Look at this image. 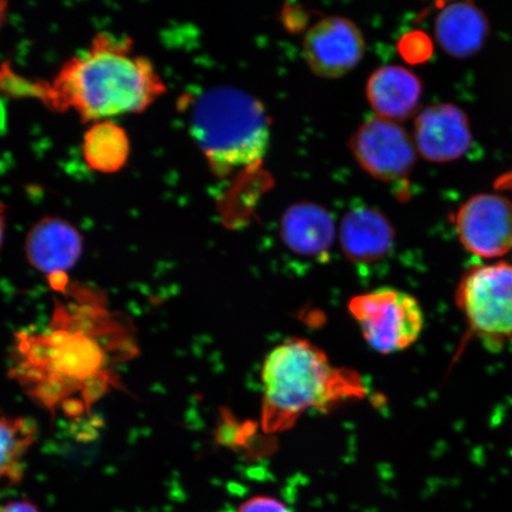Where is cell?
Instances as JSON below:
<instances>
[{
	"instance_id": "1",
	"label": "cell",
	"mask_w": 512,
	"mask_h": 512,
	"mask_svg": "<svg viewBox=\"0 0 512 512\" xmlns=\"http://www.w3.org/2000/svg\"><path fill=\"white\" fill-rule=\"evenodd\" d=\"M0 88L36 98L57 112L74 111L83 121L143 112L166 91L152 62L134 51L131 38L106 32L64 63L53 80L32 82L6 70L0 73Z\"/></svg>"
},
{
	"instance_id": "2",
	"label": "cell",
	"mask_w": 512,
	"mask_h": 512,
	"mask_svg": "<svg viewBox=\"0 0 512 512\" xmlns=\"http://www.w3.org/2000/svg\"><path fill=\"white\" fill-rule=\"evenodd\" d=\"M261 381V421L267 433L284 432L313 409L324 411L363 394L355 371L332 366L322 349L303 338L287 339L267 355Z\"/></svg>"
},
{
	"instance_id": "3",
	"label": "cell",
	"mask_w": 512,
	"mask_h": 512,
	"mask_svg": "<svg viewBox=\"0 0 512 512\" xmlns=\"http://www.w3.org/2000/svg\"><path fill=\"white\" fill-rule=\"evenodd\" d=\"M190 133L217 175L253 165L264 157L270 123L261 102L239 88L203 92L191 108Z\"/></svg>"
},
{
	"instance_id": "4",
	"label": "cell",
	"mask_w": 512,
	"mask_h": 512,
	"mask_svg": "<svg viewBox=\"0 0 512 512\" xmlns=\"http://www.w3.org/2000/svg\"><path fill=\"white\" fill-rule=\"evenodd\" d=\"M348 309L370 347L383 355L412 347L425 326L418 299L394 287L358 294L351 298Z\"/></svg>"
},
{
	"instance_id": "5",
	"label": "cell",
	"mask_w": 512,
	"mask_h": 512,
	"mask_svg": "<svg viewBox=\"0 0 512 512\" xmlns=\"http://www.w3.org/2000/svg\"><path fill=\"white\" fill-rule=\"evenodd\" d=\"M457 303L475 334L490 341L512 338V265H483L467 272Z\"/></svg>"
},
{
	"instance_id": "6",
	"label": "cell",
	"mask_w": 512,
	"mask_h": 512,
	"mask_svg": "<svg viewBox=\"0 0 512 512\" xmlns=\"http://www.w3.org/2000/svg\"><path fill=\"white\" fill-rule=\"evenodd\" d=\"M354 156L369 175L384 182L399 181L412 171L415 147L403 128L383 118L364 123L351 139Z\"/></svg>"
},
{
	"instance_id": "7",
	"label": "cell",
	"mask_w": 512,
	"mask_h": 512,
	"mask_svg": "<svg viewBox=\"0 0 512 512\" xmlns=\"http://www.w3.org/2000/svg\"><path fill=\"white\" fill-rule=\"evenodd\" d=\"M456 228L463 246L483 259L512 251V202L503 196H473L460 207Z\"/></svg>"
},
{
	"instance_id": "8",
	"label": "cell",
	"mask_w": 512,
	"mask_h": 512,
	"mask_svg": "<svg viewBox=\"0 0 512 512\" xmlns=\"http://www.w3.org/2000/svg\"><path fill=\"white\" fill-rule=\"evenodd\" d=\"M366 42L355 23L343 17H328L307 31L304 57L320 78L337 79L362 60Z\"/></svg>"
},
{
	"instance_id": "9",
	"label": "cell",
	"mask_w": 512,
	"mask_h": 512,
	"mask_svg": "<svg viewBox=\"0 0 512 512\" xmlns=\"http://www.w3.org/2000/svg\"><path fill=\"white\" fill-rule=\"evenodd\" d=\"M414 139L420 155L430 162H453L470 150V121L457 106L433 105L416 117Z\"/></svg>"
},
{
	"instance_id": "10",
	"label": "cell",
	"mask_w": 512,
	"mask_h": 512,
	"mask_svg": "<svg viewBox=\"0 0 512 512\" xmlns=\"http://www.w3.org/2000/svg\"><path fill=\"white\" fill-rule=\"evenodd\" d=\"M81 253L80 233L61 219H43L28 235L27 254L31 265L50 277L66 275Z\"/></svg>"
},
{
	"instance_id": "11",
	"label": "cell",
	"mask_w": 512,
	"mask_h": 512,
	"mask_svg": "<svg viewBox=\"0 0 512 512\" xmlns=\"http://www.w3.org/2000/svg\"><path fill=\"white\" fill-rule=\"evenodd\" d=\"M395 233L379 210L367 207L350 210L341 226V245L355 264H373L392 251Z\"/></svg>"
},
{
	"instance_id": "12",
	"label": "cell",
	"mask_w": 512,
	"mask_h": 512,
	"mask_svg": "<svg viewBox=\"0 0 512 512\" xmlns=\"http://www.w3.org/2000/svg\"><path fill=\"white\" fill-rule=\"evenodd\" d=\"M281 239L297 255L323 259L334 243L335 223L317 204H294L281 221Z\"/></svg>"
},
{
	"instance_id": "13",
	"label": "cell",
	"mask_w": 512,
	"mask_h": 512,
	"mask_svg": "<svg viewBox=\"0 0 512 512\" xmlns=\"http://www.w3.org/2000/svg\"><path fill=\"white\" fill-rule=\"evenodd\" d=\"M489 22L483 11L470 2L445 6L435 21V36L446 54L469 59L483 48L489 36Z\"/></svg>"
},
{
	"instance_id": "14",
	"label": "cell",
	"mask_w": 512,
	"mask_h": 512,
	"mask_svg": "<svg viewBox=\"0 0 512 512\" xmlns=\"http://www.w3.org/2000/svg\"><path fill=\"white\" fill-rule=\"evenodd\" d=\"M422 95L418 76L400 66L377 69L370 76L367 96L371 107L380 118L390 121L411 117Z\"/></svg>"
},
{
	"instance_id": "15",
	"label": "cell",
	"mask_w": 512,
	"mask_h": 512,
	"mask_svg": "<svg viewBox=\"0 0 512 512\" xmlns=\"http://www.w3.org/2000/svg\"><path fill=\"white\" fill-rule=\"evenodd\" d=\"M36 427L28 419L0 413V482H17L23 475V457L34 443Z\"/></svg>"
},
{
	"instance_id": "16",
	"label": "cell",
	"mask_w": 512,
	"mask_h": 512,
	"mask_svg": "<svg viewBox=\"0 0 512 512\" xmlns=\"http://www.w3.org/2000/svg\"><path fill=\"white\" fill-rule=\"evenodd\" d=\"M128 140L121 128L111 123L94 125L86 134L85 157L93 169L117 171L126 162Z\"/></svg>"
},
{
	"instance_id": "17",
	"label": "cell",
	"mask_w": 512,
	"mask_h": 512,
	"mask_svg": "<svg viewBox=\"0 0 512 512\" xmlns=\"http://www.w3.org/2000/svg\"><path fill=\"white\" fill-rule=\"evenodd\" d=\"M400 54L405 60L412 63H418L428 59L432 51L430 41L421 32H413L402 38L399 44Z\"/></svg>"
},
{
	"instance_id": "18",
	"label": "cell",
	"mask_w": 512,
	"mask_h": 512,
	"mask_svg": "<svg viewBox=\"0 0 512 512\" xmlns=\"http://www.w3.org/2000/svg\"><path fill=\"white\" fill-rule=\"evenodd\" d=\"M238 512H291V510L278 498L260 495L243 502Z\"/></svg>"
},
{
	"instance_id": "19",
	"label": "cell",
	"mask_w": 512,
	"mask_h": 512,
	"mask_svg": "<svg viewBox=\"0 0 512 512\" xmlns=\"http://www.w3.org/2000/svg\"><path fill=\"white\" fill-rule=\"evenodd\" d=\"M0 512H41L34 503L29 501H15L5 504Z\"/></svg>"
},
{
	"instance_id": "20",
	"label": "cell",
	"mask_w": 512,
	"mask_h": 512,
	"mask_svg": "<svg viewBox=\"0 0 512 512\" xmlns=\"http://www.w3.org/2000/svg\"><path fill=\"white\" fill-rule=\"evenodd\" d=\"M495 187L498 190L512 191V170L507 172V174H504L502 177H499Z\"/></svg>"
},
{
	"instance_id": "21",
	"label": "cell",
	"mask_w": 512,
	"mask_h": 512,
	"mask_svg": "<svg viewBox=\"0 0 512 512\" xmlns=\"http://www.w3.org/2000/svg\"><path fill=\"white\" fill-rule=\"evenodd\" d=\"M5 232V217H4V209L0 206V246H2Z\"/></svg>"
},
{
	"instance_id": "22",
	"label": "cell",
	"mask_w": 512,
	"mask_h": 512,
	"mask_svg": "<svg viewBox=\"0 0 512 512\" xmlns=\"http://www.w3.org/2000/svg\"><path fill=\"white\" fill-rule=\"evenodd\" d=\"M6 8H8V3L0 2V28H2V25L5 21Z\"/></svg>"
}]
</instances>
